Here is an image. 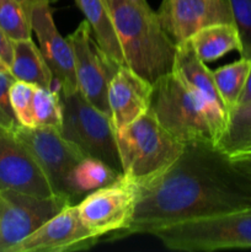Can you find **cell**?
Masks as SVG:
<instances>
[{"instance_id": "cell-2", "label": "cell", "mask_w": 251, "mask_h": 252, "mask_svg": "<svg viewBox=\"0 0 251 252\" xmlns=\"http://www.w3.org/2000/svg\"><path fill=\"white\" fill-rule=\"evenodd\" d=\"M126 65L154 84L172 71L176 44L147 0H105Z\"/></svg>"}, {"instance_id": "cell-4", "label": "cell", "mask_w": 251, "mask_h": 252, "mask_svg": "<svg viewBox=\"0 0 251 252\" xmlns=\"http://www.w3.org/2000/svg\"><path fill=\"white\" fill-rule=\"evenodd\" d=\"M115 135L122 174L134 184L161 174L176 161L185 147L150 111L126 127L115 129Z\"/></svg>"}, {"instance_id": "cell-17", "label": "cell", "mask_w": 251, "mask_h": 252, "mask_svg": "<svg viewBox=\"0 0 251 252\" xmlns=\"http://www.w3.org/2000/svg\"><path fill=\"white\" fill-rule=\"evenodd\" d=\"M121 175L122 172L97 158L84 157L66 176L65 193L75 204L86 194L115 182Z\"/></svg>"}, {"instance_id": "cell-13", "label": "cell", "mask_w": 251, "mask_h": 252, "mask_svg": "<svg viewBox=\"0 0 251 252\" xmlns=\"http://www.w3.org/2000/svg\"><path fill=\"white\" fill-rule=\"evenodd\" d=\"M14 189L37 196H52L42 170L19 142L12 129L0 126V191Z\"/></svg>"}, {"instance_id": "cell-31", "label": "cell", "mask_w": 251, "mask_h": 252, "mask_svg": "<svg viewBox=\"0 0 251 252\" xmlns=\"http://www.w3.org/2000/svg\"><path fill=\"white\" fill-rule=\"evenodd\" d=\"M0 71H5V73H10L9 66H7L6 64H5L4 62L1 61V59H0Z\"/></svg>"}, {"instance_id": "cell-18", "label": "cell", "mask_w": 251, "mask_h": 252, "mask_svg": "<svg viewBox=\"0 0 251 252\" xmlns=\"http://www.w3.org/2000/svg\"><path fill=\"white\" fill-rule=\"evenodd\" d=\"M90 25L91 33L103 52L118 65H126L118 34L105 0H75Z\"/></svg>"}, {"instance_id": "cell-5", "label": "cell", "mask_w": 251, "mask_h": 252, "mask_svg": "<svg viewBox=\"0 0 251 252\" xmlns=\"http://www.w3.org/2000/svg\"><path fill=\"white\" fill-rule=\"evenodd\" d=\"M170 250L198 252L251 248V206L150 231Z\"/></svg>"}, {"instance_id": "cell-12", "label": "cell", "mask_w": 251, "mask_h": 252, "mask_svg": "<svg viewBox=\"0 0 251 252\" xmlns=\"http://www.w3.org/2000/svg\"><path fill=\"white\" fill-rule=\"evenodd\" d=\"M160 22L175 44L216 24H234L229 0H162Z\"/></svg>"}, {"instance_id": "cell-21", "label": "cell", "mask_w": 251, "mask_h": 252, "mask_svg": "<svg viewBox=\"0 0 251 252\" xmlns=\"http://www.w3.org/2000/svg\"><path fill=\"white\" fill-rule=\"evenodd\" d=\"M251 61L246 58H240L234 63L226 64L213 71V78L216 81L217 90L225 105L226 110H231L238 105L239 97L243 93L249 70H250Z\"/></svg>"}, {"instance_id": "cell-19", "label": "cell", "mask_w": 251, "mask_h": 252, "mask_svg": "<svg viewBox=\"0 0 251 252\" xmlns=\"http://www.w3.org/2000/svg\"><path fill=\"white\" fill-rule=\"evenodd\" d=\"M229 158L251 153V102L234 106L229 110L226 123L214 143Z\"/></svg>"}, {"instance_id": "cell-23", "label": "cell", "mask_w": 251, "mask_h": 252, "mask_svg": "<svg viewBox=\"0 0 251 252\" xmlns=\"http://www.w3.org/2000/svg\"><path fill=\"white\" fill-rule=\"evenodd\" d=\"M34 127H54L61 129L63 125V103L61 93L54 89L36 86L32 101Z\"/></svg>"}, {"instance_id": "cell-30", "label": "cell", "mask_w": 251, "mask_h": 252, "mask_svg": "<svg viewBox=\"0 0 251 252\" xmlns=\"http://www.w3.org/2000/svg\"><path fill=\"white\" fill-rule=\"evenodd\" d=\"M0 126H2V127L9 128V129L14 130L15 128H16L19 125H17V123L15 122L14 120H11L9 116H6L4 112H2L1 110H0Z\"/></svg>"}, {"instance_id": "cell-1", "label": "cell", "mask_w": 251, "mask_h": 252, "mask_svg": "<svg viewBox=\"0 0 251 252\" xmlns=\"http://www.w3.org/2000/svg\"><path fill=\"white\" fill-rule=\"evenodd\" d=\"M135 189L132 223L112 239L251 206V177L212 142L185 144L171 166Z\"/></svg>"}, {"instance_id": "cell-22", "label": "cell", "mask_w": 251, "mask_h": 252, "mask_svg": "<svg viewBox=\"0 0 251 252\" xmlns=\"http://www.w3.org/2000/svg\"><path fill=\"white\" fill-rule=\"evenodd\" d=\"M0 27L15 39L31 38V4L30 0H1Z\"/></svg>"}, {"instance_id": "cell-27", "label": "cell", "mask_w": 251, "mask_h": 252, "mask_svg": "<svg viewBox=\"0 0 251 252\" xmlns=\"http://www.w3.org/2000/svg\"><path fill=\"white\" fill-rule=\"evenodd\" d=\"M12 53H14V49H12V39L0 27V59L7 66H10V64L12 62Z\"/></svg>"}, {"instance_id": "cell-16", "label": "cell", "mask_w": 251, "mask_h": 252, "mask_svg": "<svg viewBox=\"0 0 251 252\" xmlns=\"http://www.w3.org/2000/svg\"><path fill=\"white\" fill-rule=\"evenodd\" d=\"M12 49L14 53L9 70L15 80L25 81L38 88L58 90L46 59L31 38L15 39L12 41Z\"/></svg>"}, {"instance_id": "cell-29", "label": "cell", "mask_w": 251, "mask_h": 252, "mask_svg": "<svg viewBox=\"0 0 251 252\" xmlns=\"http://www.w3.org/2000/svg\"><path fill=\"white\" fill-rule=\"evenodd\" d=\"M251 102V65L250 70H249L248 78H246L245 85H244L243 93H241L240 97H239L238 105H241V103Z\"/></svg>"}, {"instance_id": "cell-11", "label": "cell", "mask_w": 251, "mask_h": 252, "mask_svg": "<svg viewBox=\"0 0 251 252\" xmlns=\"http://www.w3.org/2000/svg\"><path fill=\"white\" fill-rule=\"evenodd\" d=\"M98 239L83 223L78 206L68 204L10 252L83 251L95 246Z\"/></svg>"}, {"instance_id": "cell-20", "label": "cell", "mask_w": 251, "mask_h": 252, "mask_svg": "<svg viewBox=\"0 0 251 252\" xmlns=\"http://www.w3.org/2000/svg\"><path fill=\"white\" fill-rule=\"evenodd\" d=\"M199 59L207 63L221 58L231 51L240 52L241 43L234 24L211 25L197 31L189 38Z\"/></svg>"}, {"instance_id": "cell-25", "label": "cell", "mask_w": 251, "mask_h": 252, "mask_svg": "<svg viewBox=\"0 0 251 252\" xmlns=\"http://www.w3.org/2000/svg\"><path fill=\"white\" fill-rule=\"evenodd\" d=\"M234 25L240 38L241 58L251 61V0H229Z\"/></svg>"}, {"instance_id": "cell-32", "label": "cell", "mask_w": 251, "mask_h": 252, "mask_svg": "<svg viewBox=\"0 0 251 252\" xmlns=\"http://www.w3.org/2000/svg\"><path fill=\"white\" fill-rule=\"evenodd\" d=\"M0 2H1V0H0Z\"/></svg>"}, {"instance_id": "cell-14", "label": "cell", "mask_w": 251, "mask_h": 252, "mask_svg": "<svg viewBox=\"0 0 251 252\" xmlns=\"http://www.w3.org/2000/svg\"><path fill=\"white\" fill-rule=\"evenodd\" d=\"M153 84L127 65H121L107 91L111 120L115 129L126 127L149 111Z\"/></svg>"}, {"instance_id": "cell-6", "label": "cell", "mask_w": 251, "mask_h": 252, "mask_svg": "<svg viewBox=\"0 0 251 252\" xmlns=\"http://www.w3.org/2000/svg\"><path fill=\"white\" fill-rule=\"evenodd\" d=\"M61 97L63 103L62 134L78 145L85 157L97 158L122 172L111 116L91 105L79 90L70 95H61Z\"/></svg>"}, {"instance_id": "cell-7", "label": "cell", "mask_w": 251, "mask_h": 252, "mask_svg": "<svg viewBox=\"0 0 251 252\" xmlns=\"http://www.w3.org/2000/svg\"><path fill=\"white\" fill-rule=\"evenodd\" d=\"M68 204L74 203L61 194L37 196L14 189L0 191V252H10Z\"/></svg>"}, {"instance_id": "cell-8", "label": "cell", "mask_w": 251, "mask_h": 252, "mask_svg": "<svg viewBox=\"0 0 251 252\" xmlns=\"http://www.w3.org/2000/svg\"><path fill=\"white\" fill-rule=\"evenodd\" d=\"M68 39L73 48L78 90L91 105L111 116L108 85L121 65L101 49L86 20L79 24Z\"/></svg>"}, {"instance_id": "cell-28", "label": "cell", "mask_w": 251, "mask_h": 252, "mask_svg": "<svg viewBox=\"0 0 251 252\" xmlns=\"http://www.w3.org/2000/svg\"><path fill=\"white\" fill-rule=\"evenodd\" d=\"M230 159L238 169H240L241 171L245 172L246 175L251 177V153L250 154L241 155V157L230 158Z\"/></svg>"}, {"instance_id": "cell-26", "label": "cell", "mask_w": 251, "mask_h": 252, "mask_svg": "<svg viewBox=\"0 0 251 252\" xmlns=\"http://www.w3.org/2000/svg\"><path fill=\"white\" fill-rule=\"evenodd\" d=\"M14 76L10 73H5V71H0V110L9 116L11 120H14L17 123L16 118H15L14 111H12L11 103H10V86L14 83ZM19 125V123H17Z\"/></svg>"}, {"instance_id": "cell-24", "label": "cell", "mask_w": 251, "mask_h": 252, "mask_svg": "<svg viewBox=\"0 0 251 252\" xmlns=\"http://www.w3.org/2000/svg\"><path fill=\"white\" fill-rule=\"evenodd\" d=\"M36 86L25 81L15 80L10 86V103L14 111L19 126L33 128V115H32V101Z\"/></svg>"}, {"instance_id": "cell-3", "label": "cell", "mask_w": 251, "mask_h": 252, "mask_svg": "<svg viewBox=\"0 0 251 252\" xmlns=\"http://www.w3.org/2000/svg\"><path fill=\"white\" fill-rule=\"evenodd\" d=\"M149 111L182 144L216 143L228 118L188 88L175 71L160 76L153 84Z\"/></svg>"}, {"instance_id": "cell-15", "label": "cell", "mask_w": 251, "mask_h": 252, "mask_svg": "<svg viewBox=\"0 0 251 252\" xmlns=\"http://www.w3.org/2000/svg\"><path fill=\"white\" fill-rule=\"evenodd\" d=\"M172 71H175L182 81L198 94L208 105L228 115V110L217 90L213 71L198 58L189 39L176 46Z\"/></svg>"}, {"instance_id": "cell-10", "label": "cell", "mask_w": 251, "mask_h": 252, "mask_svg": "<svg viewBox=\"0 0 251 252\" xmlns=\"http://www.w3.org/2000/svg\"><path fill=\"white\" fill-rule=\"evenodd\" d=\"M14 133L42 170L54 194L68 197L65 193L66 176L85 157L78 145L66 139L61 129L54 127L17 126Z\"/></svg>"}, {"instance_id": "cell-9", "label": "cell", "mask_w": 251, "mask_h": 252, "mask_svg": "<svg viewBox=\"0 0 251 252\" xmlns=\"http://www.w3.org/2000/svg\"><path fill=\"white\" fill-rule=\"evenodd\" d=\"M137 202L135 184L121 175L115 182L86 194L76 206L86 228L94 235L111 239L130 225Z\"/></svg>"}]
</instances>
